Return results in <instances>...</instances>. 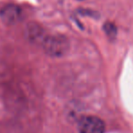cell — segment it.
I'll return each instance as SVG.
<instances>
[{
	"label": "cell",
	"mask_w": 133,
	"mask_h": 133,
	"mask_svg": "<svg viewBox=\"0 0 133 133\" xmlns=\"http://www.w3.org/2000/svg\"><path fill=\"white\" fill-rule=\"evenodd\" d=\"M78 133H104L105 124L98 117H84L78 122Z\"/></svg>",
	"instance_id": "obj_1"
},
{
	"label": "cell",
	"mask_w": 133,
	"mask_h": 133,
	"mask_svg": "<svg viewBox=\"0 0 133 133\" xmlns=\"http://www.w3.org/2000/svg\"><path fill=\"white\" fill-rule=\"evenodd\" d=\"M66 40L60 37H50L44 43L46 51L52 56H60L66 50Z\"/></svg>",
	"instance_id": "obj_2"
},
{
	"label": "cell",
	"mask_w": 133,
	"mask_h": 133,
	"mask_svg": "<svg viewBox=\"0 0 133 133\" xmlns=\"http://www.w3.org/2000/svg\"><path fill=\"white\" fill-rule=\"evenodd\" d=\"M2 19L8 24H13L18 20L20 17V9L17 6L9 5L4 8L0 13Z\"/></svg>",
	"instance_id": "obj_3"
},
{
	"label": "cell",
	"mask_w": 133,
	"mask_h": 133,
	"mask_svg": "<svg viewBox=\"0 0 133 133\" xmlns=\"http://www.w3.org/2000/svg\"><path fill=\"white\" fill-rule=\"evenodd\" d=\"M104 29H105L106 33L108 34V36H109V37H115L117 35V28L116 26H114V25L112 24V23H109L108 22L107 24L104 26Z\"/></svg>",
	"instance_id": "obj_4"
}]
</instances>
